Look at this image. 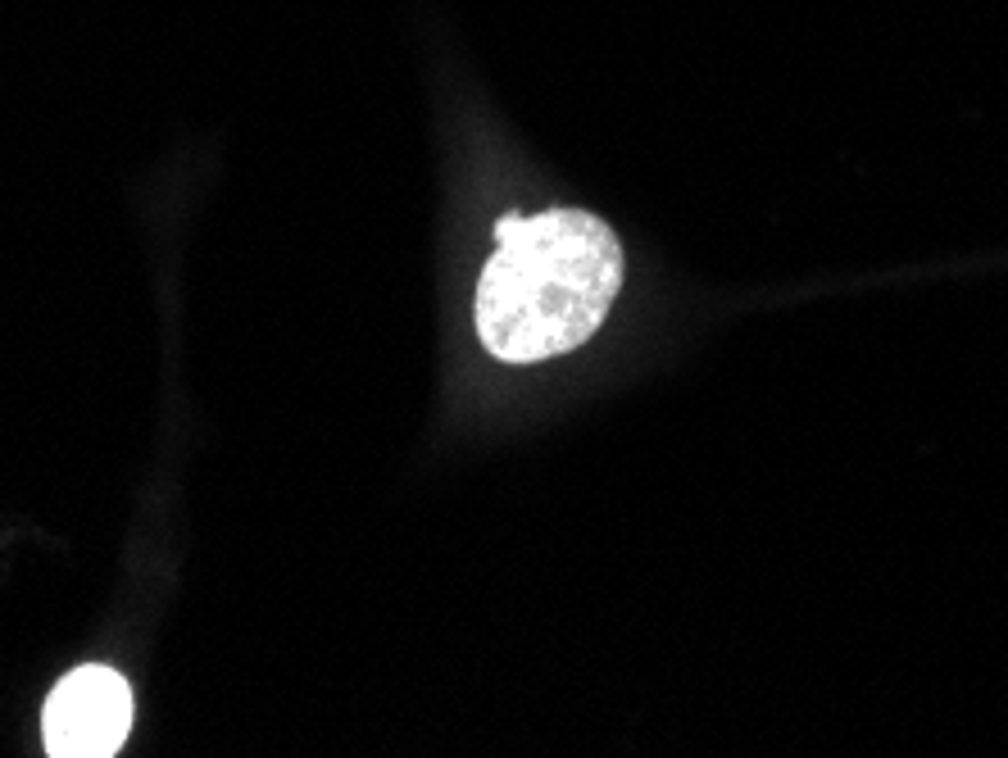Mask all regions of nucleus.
Here are the masks:
<instances>
[{
	"label": "nucleus",
	"instance_id": "2",
	"mask_svg": "<svg viewBox=\"0 0 1008 758\" xmlns=\"http://www.w3.org/2000/svg\"><path fill=\"white\" fill-rule=\"evenodd\" d=\"M132 731V690L114 668H73L41 709V740L55 758H109Z\"/></svg>",
	"mask_w": 1008,
	"mask_h": 758
},
{
	"label": "nucleus",
	"instance_id": "1",
	"mask_svg": "<svg viewBox=\"0 0 1008 758\" xmlns=\"http://www.w3.org/2000/svg\"><path fill=\"white\" fill-rule=\"evenodd\" d=\"M623 291V241L586 209L500 218L477 282V336L504 364H541L586 345Z\"/></svg>",
	"mask_w": 1008,
	"mask_h": 758
}]
</instances>
